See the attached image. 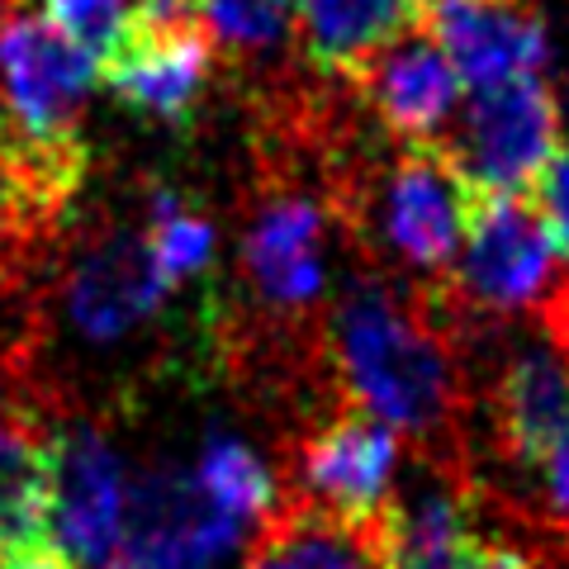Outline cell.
<instances>
[{"mask_svg": "<svg viewBox=\"0 0 569 569\" xmlns=\"http://www.w3.org/2000/svg\"><path fill=\"white\" fill-rule=\"evenodd\" d=\"M332 376L361 403L403 437L451 441L460 418V376L447 323L432 305L413 309L385 280H356L332 309Z\"/></svg>", "mask_w": 569, "mask_h": 569, "instance_id": "6da1fadb", "label": "cell"}, {"mask_svg": "<svg viewBox=\"0 0 569 569\" xmlns=\"http://www.w3.org/2000/svg\"><path fill=\"white\" fill-rule=\"evenodd\" d=\"M351 219H366L389 257H399L408 271H451L466 252L470 219L479 190L456 167V157L441 142H399V152L380 167L370 186L347 181Z\"/></svg>", "mask_w": 569, "mask_h": 569, "instance_id": "7a4b0ae2", "label": "cell"}, {"mask_svg": "<svg viewBox=\"0 0 569 569\" xmlns=\"http://www.w3.org/2000/svg\"><path fill=\"white\" fill-rule=\"evenodd\" d=\"M129 475L110 437L71 422L48 437V550L67 569H110L129 518Z\"/></svg>", "mask_w": 569, "mask_h": 569, "instance_id": "3957f363", "label": "cell"}, {"mask_svg": "<svg viewBox=\"0 0 569 569\" xmlns=\"http://www.w3.org/2000/svg\"><path fill=\"white\" fill-rule=\"evenodd\" d=\"M556 242L527 194H479L466 252L447 284L451 313H512L541 305L556 284Z\"/></svg>", "mask_w": 569, "mask_h": 569, "instance_id": "277c9868", "label": "cell"}, {"mask_svg": "<svg viewBox=\"0 0 569 569\" xmlns=\"http://www.w3.org/2000/svg\"><path fill=\"white\" fill-rule=\"evenodd\" d=\"M479 194H527L560 157V104L541 77L475 91L451 142H441Z\"/></svg>", "mask_w": 569, "mask_h": 569, "instance_id": "5b68a950", "label": "cell"}, {"mask_svg": "<svg viewBox=\"0 0 569 569\" xmlns=\"http://www.w3.org/2000/svg\"><path fill=\"white\" fill-rule=\"evenodd\" d=\"M238 537L242 522L228 518L194 475L152 470L129 489V518L110 569H213Z\"/></svg>", "mask_w": 569, "mask_h": 569, "instance_id": "8992f818", "label": "cell"}, {"mask_svg": "<svg viewBox=\"0 0 569 569\" xmlns=\"http://www.w3.org/2000/svg\"><path fill=\"white\" fill-rule=\"evenodd\" d=\"M399 437L395 427L361 413H332L313 427L299 447V503L328 512L337 522L370 527L395 498Z\"/></svg>", "mask_w": 569, "mask_h": 569, "instance_id": "52a82bcc", "label": "cell"}, {"mask_svg": "<svg viewBox=\"0 0 569 569\" xmlns=\"http://www.w3.org/2000/svg\"><path fill=\"white\" fill-rule=\"evenodd\" d=\"M328 209L299 190L261 200L242 233V271L266 309L305 318L328 284Z\"/></svg>", "mask_w": 569, "mask_h": 569, "instance_id": "ba28073f", "label": "cell"}, {"mask_svg": "<svg viewBox=\"0 0 569 569\" xmlns=\"http://www.w3.org/2000/svg\"><path fill=\"white\" fill-rule=\"evenodd\" d=\"M171 295L167 271L152 257L148 233H104L77 257L67 276V323L96 347L123 342Z\"/></svg>", "mask_w": 569, "mask_h": 569, "instance_id": "9c48e42d", "label": "cell"}, {"mask_svg": "<svg viewBox=\"0 0 569 569\" xmlns=\"http://www.w3.org/2000/svg\"><path fill=\"white\" fill-rule=\"evenodd\" d=\"M422 29L475 91L541 77L550 52L541 14L527 0H432L422 10Z\"/></svg>", "mask_w": 569, "mask_h": 569, "instance_id": "30bf717a", "label": "cell"}, {"mask_svg": "<svg viewBox=\"0 0 569 569\" xmlns=\"http://www.w3.org/2000/svg\"><path fill=\"white\" fill-rule=\"evenodd\" d=\"M209 29H123L119 48L100 62V81L133 114L186 123L209 91L213 77Z\"/></svg>", "mask_w": 569, "mask_h": 569, "instance_id": "8fae6325", "label": "cell"}, {"mask_svg": "<svg viewBox=\"0 0 569 569\" xmlns=\"http://www.w3.org/2000/svg\"><path fill=\"white\" fill-rule=\"evenodd\" d=\"M351 86L389 138L418 148V142H441V129L451 123L466 81H460V71L441 52V43L418 24L399 43L376 52L351 77Z\"/></svg>", "mask_w": 569, "mask_h": 569, "instance_id": "7c38bea8", "label": "cell"}, {"mask_svg": "<svg viewBox=\"0 0 569 569\" xmlns=\"http://www.w3.org/2000/svg\"><path fill=\"white\" fill-rule=\"evenodd\" d=\"M380 569H466L475 546L485 541L475 531L470 485L451 479V470L422 475L418 485L385 503V512L370 522Z\"/></svg>", "mask_w": 569, "mask_h": 569, "instance_id": "4fadbf2b", "label": "cell"}, {"mask_svg": "<svg viewBox=\"0 0 569 569\" xmlns=\"http://www.w3.org/2000/svg\"><path fill=\"white\" fill-rule=\"evenodd\" d=\"M489 408L493 447L522 479L556 441L569 437V356L550 337L508 356V366L493 380Z\"/></svg>", "mask_w": 569, "mask_h": 569, "instance_id": "5bb4252c", "label": "cell"}, {"mask_svg": "<svg viewBox=\"0 0 569 569\" xmlns=\"http://www.w3.org/2000/svg\"><path fill=\"white\" fill-rule=\"evenodd\" d=\"M422 24L418 0H299L305 62L328 77H356L376 52Z\"/></svg>", "mask_w": 569, "mask_h": 569, "instance_id": "9a60e30c", "label": "cell"}, {"mask_svg": "<svg viewBox=\"0 0 569 569\" xmlns=\"http://www.w3.org/2000/svg\"><path fill=\"white\" fill-rule=\"evenodd\" d=\"M247 569H380V556L370 527L337 522L328 512L295 503L257 531Z\"/></svg>", "mask_w": 569, "mask_h": 569, "instance_id": "2e32d148", "label": "cell"}, {"mask_svg": "<svg viewBox=\"0 0 569 569\" xmlns=\"http://www.w3.org/2000/svg\"><path fill=\"white\" fill-rule=\"evenodd\" d=\"M190 475L242 527H266L280 512V489L266 470V460L238 437H209Z\"/></svg>", "mask_w": 569, "mask_h": 569, "instance_id": "e0dca14e", "label": "cell"}, {"mask_svg": "<svg viewBox=\"0 0 569 569\" xmlns=\"http://www.w3.org/2000/svg\"><path fill=\"white\" fill-rule=\"evenodd\" d=\"M148 242H152V257L167 271V280L181 284L190 276L209 271L219 233H213V223L204 213H194L181 194L162 186V190H152V200H148Z\"/></svg>", "mask_w": 569, "mask_h": 569, "instance_id": "ac0fdd59", "label": "cell"}, {"mask_svg": "<svg viewBox=\"0 0 569 569\" xmlns=\"http://www.w3.org/2000/svg\"><path fill=\"white\" fill-rule=\"evenodd\" d=\"M204 24L213 43L261 52L276 48L284 33V0H204Z\"/></svg>", "mask_w": 569, "mask_h": 569, "instance_id": "d6986e66", "label": "cell"}, {"mask_svg": "<svg viewBox=\"0 0 569 569\" xmlns=\"http://www.w3.org/2000/svg\"><path fill=\"white\" fill-rule=\"evenodd\" d=\"M541 209V223L550 242H556L560 261H569V152H560L556 162H550V171L537 181V200H531Z\"/></svg>", "mask_w": 569, "mask_h": 569, "instance_id": "ffe728a7", "label": "cell"}, {"mask_svg": "<svg viewBox=\"0 0 569 569\" xmlns=\"http://www.w3.org/2000/svg\"><path fill=\"white\" fill-rule=\"evenodd\" d=\"M541 323L550 332V342L569 356V276H560L550 284V295L541 299Z\"/></svg>", "mask_w": 569, "mask_h": 569, "instance_id": "44dd1931", "label": "cell"}, {"mask_svg": "<svg viewBox=\"0 0 569 569\" xmlns=\"http://www.w3.org/2000/svg\"><path fill=\"white\" fill-rule=\"evenodd\" d=\"M531 565H537V560H531L527 550H518V546H503V541H479L466 569H531Z\"/></svg>", "mask_w": 569, "mask_h": 569, "instance_id": "7402d4cb", "label": "cell"}, {"mask_svg": "<svg viewBox=\"0 0 569 569\" xmlns=\"http://www.w3.org/2000/svg\"><path fill=\"white\" fill-rule=\"evenodd\" d=\"M0 569H67V565L52 556V550H39V556H6Z\"/></svg>", "mask_w": 569, "mask_h": 569, "instance_id": "603a6c76", "label": "cell"}, {"mask_svg": "<svg viewBox=\"0 0 569 569\" xmlns=\"http://www.w3.org/2000/svg\"><path fill=\"white\" fill-rule=\"evenodd\" d=\"M565 100H569V91H565Z\"/></svg>", "mask_w": 569, "mask_h": 569, "instance_id": "cb8c5ba5", "label": "cell"}]
</instances>
